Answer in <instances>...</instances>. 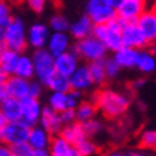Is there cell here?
I'll list each match as a JSON object with an SVG mask.
<instances>
[{"label":"cell","mask_w":156,"mask_h":156,"mask_svg":"<svg viewBox=\"0 0 156 156\" xmlns=\"http://www.w3.org/2000/svg\"><path fill=\"white\" fill-rule=\"evenodd\" d=\"M90 100L95 103L98 113L108 120H118L123 118L132 105V99L126 92L106 86H100L98 90H95Z\"/></svg>","instance_id":"obj_1"},{"label":"cell","mask_w":156,"mask_h":156,"mask_svg":"<svg viewBox=\"0 0 156 156\" xmlns=\"http://www.w3.org/2000/svg\"><path fill=\"white\" fill-rule=\"evenodd\" d=\"M92 36L103 43L108 52H115L122 46V22L115 17L108 23L93 24Z\"/></svg>","instance_id":"obj_2"},{"label":"cell","mask_w":156,"mask_h":156,"mask_svg":"<svg viewBox=\"0 0 156 156\" xmlns=\"http://www.w3.org/2000/svg\"><path fill=\"white\" fill-rule=\"evenodd\" d=\"M2 43L7 49H12L14 52H24L27 49V40H26V24L19 17H12L10 22L6 24L2 36Z\"/></svg>","instance_id":"obj_3"},{"label":"cell","mask_w":156,"mask_h":156,"mask_svg":"<svg viewBox=\"0 0 156 156\" xmlns=\"http://www.w3.org/2000/svg\"><path fill=\"white\" fill-rule=\"evenodd\" d=\"M72 50L79 56V59H83L86 63L95 60H102L108 56V50L103 46V43L98 40L95 36H87L80 40H76L72 46Z\"/></svg>","instance_id":"obj_4"},{"label":"cell","mask_w":156,"mask_h":156,"mask_svg":"<svg viewBox=\"0 0 156 156\" xmlns=\"http://www.w3.org/2000/svg\"><path fill=\"white\" fill-rule=\"evenodd\" d=\"M32 60H33V69H34V77L36 80L40 82L43 86L46 85L49 77L55 73V57L43 49H34L33 55H32Z\"/></svg>","instance_id":"obj_5"},{"label":"cell","mask_w":156,"mask_h":156,"mask_svg":"<svg viewBox=\"0 0 156 156\" xmlns=\"http://www.w3.org/2000/svg\"><path fill=\"white\" fill-rule=\"evenodd\" d=\"M29 129L27 126L22 120H13V122H7L6 126L0 130V143L2 145H7V146H14L17 143H23L27 140Z\"/></svg>","instance_id":"obj_6"},{"label":"cell","mask_w":156,"mask_h":156,"mask_svg":"<svg viewBox=\"0 0 156 156\" xmlns=\"http://www.w3.org/2000/svg\"><path fill=\"white\" fill-rule=\"evenodd\" d=\"M86 16L93 24H103L116 17V9L105 0H89L86 5Z\"/></svg>","instance_id":"obj_7"},{"label":"cell","mask_w":156,"mask_h":156,"mask_svg":"<svg viewBox=\"0 0 156 156\" xmlns=\"http://www.w3.org/2000/svg\"><path fill=\"white\" fill-rule=\"evenodd\" d=\"M85 99L83 93L77 90H67V92H52L48 99V106L56 112H62L65 109H75L80 100Z\"/></svg>","instance_id":"obj_8"},{"label":"cell","mask_w":156,"mask_h":156,"mask_svg":"<svg viewBox=\"0 0 156 156\" xmlns=\"http://www.w3.org/2000/svg\"><path fill=\"white\" fill-rule=\"evenodd\" d=\"M122 46L140 50V49H146L151 44L145 39L140 29L137 27L136 22H128V23H122Z\"/></svg>","instance_id":"obj_9"},{"label":"cell","mask_w":156,"mask_h":156,"mask_svg":"<svg viewBox=\"0 0 156 156\" xmlns=\"http://www.w3.org/2000/svg\"><path fill=\"white\" fill-rule=\"evenodd\" d=\"M147 7V2L145 0H123L116 7V17L122 23L136 22V19L142 14V12Z\"/></svg>","instance_id":"obj_10"},{"label":"cell","mask_w":156,"mask_h":156,"mask_svg":"<svg viewBox=\"0 0 156 156\" xmlns=\"http://www.w3.org/2000/svg\"><path fill=\"white\" fill-rule=\"evenodd\" d=\"M22 105V115H20V120L24 122L27 126H34L39 123V118L42 113V103L39 98H32L27 96L24 99L20 100Z\"/></svg>","instance_id":"obj_11"},{"label":"cell","mask_w":156,"mask_h":156,"mask_svg":"<svg viewBox=\"0 0 156 156\" xmlns=\"http://www.w3.org/2000/svg\"><path fill=\"white\" fill-rule=\"evenodd\" d=\"M69 85L72 90H77L80 93H86L95 87V83L92 80L87 65H79L76 70L69 76Z\"/></svg>","instance_id":"obj_12"},{"label":"cell","mask_w":156,"mask_h":156,"mask_svg":"<svg viewBox=\"0 0 156 156\" xmlns=\"http://www.w3.org/2000/svg\"><path fill=\"white\" fill-rule=\"evenodd\" d=\"M137 27L140 29L145 39L149 44L156 40V10L153 7H146L142 12V14L136 19Z\"/></svg>","instance_id":"obj_13"},{"label":"cell","mask_w":156,"mask_h":156,"mask_svg":"<svg viewBox=\"0 0 156 156\" xmlns=\"http://www.w3.org/2000/svg\"><path fill=\"white\" fill-rule=\"evenodd\" d=\"M50 29L48 24L43 23H34L26 30V40H27L29 48L34 49H43L46 48Z\"/></svg>","instance_id":"obj_14"},{"label":"cell","mask_w":156,"mask_h":156,"mask_svg":"<svg viewBox=\"0 0 156 156\" xmlns=\"http://www.w3.org/2000/svg\"><path fill=\"white\" fill-rule=\"evenodd\" d=\"M79 65H80V59L72 49L55 56V70L67 77L76 70Z\"/></svg>","instance_id":"obj_15"},{"label":"cell","mask_w":156,"mask_h":156,"mask_svg":"<svg viewBox=\"0 0 156 156\" xmlns=\"http://www.w3.org/2000/svg\"><path fill=\"white\" fill-rule=\"evenodd\" d=\"M72 49V37L67 32H50L46 43V50L53 57Z\"/></svg>","instance_id":"obj_16"},{"label":"cell","mask_w":156,"mask_h":156,"mask_svg":"<svg viewBox=\"0 0 156 156\" xmlns=\"http://www.w3.org/2000/svg\"><path fill=\"white\" fill-rule=\"evenodd\" d=\"M29 82L27 79L19 77L16 75H10L6 77L5 80V87H6V93L10 98L14 99H24L29 96Z\"/></svg>","instance_id":"obj_17"},{"label":"cell","mask_w":156,"mask_h":156,"mask_svg":"<svg viewBox=\"0 0 156 156\" xmlns=\"http://www.w3.org/2000/svg\"><path fill=\"white\" fill-rule=\"evenodd\" d=\"M44 130H48L52 136L55 135H59L63 123L60 120V116H59V112L50 109L49 106H44L42 109V113H40V118H39V123Z\"/></svg>","instance_id":"obj_18"},{"label":"cell","mask_w":156,"mask_h":156,"mask_svg":"<svg viewBox=\"0 0 156 156\" xmlns=\"http://www.w3.org/2000/svg\"><path fill=\"white\" fill-rule=\"evenodd\" d=\"M52 140V135L44 130L40 125H34L30 126L29 129V135H27V140L29 146L32 149H43V147H49V143Z\"/></svg>","instance_id":"obj_19"},{"label":"cell","mask_w":156,"mask_h":156,"mask_svg":"<svg viewBox=\"0 0 156 156\" xmlns=\"http://www.w3.org/2000/svg\"><path fill=\"white\" fill-rule=\"evenodd\" d=\"M92 29H93V23L90 22V19L83 14L80 16L77 20H75L73 23H70V27H69V36L75 40H80L83 37H87L92 34Z\"/></svg>","instance_id":"obj_20"},{"label":"cell","mask_w":156,"mask_h":156,"mask_svg":"<svg viewBox=\"0 0 156 156\" xmlns=\"http://www.w3.org/2000/svg\"><path fill=\"white\" fill-rule=\"evenodd\" d=\"M136 56L137 50L133 48H128V46H120L118 50L113 52V60L118 63V66L120 69H132L135 67L136 63Z\"/></svg>","instance_id":"obj_21"},{"label":"cell","mask_w":156,"mask_h":156,"mask_svg":"<svg viewBox=\"0 0 156 156\" xmlns=\"http://www.w3.org/2000/svg\"><path fill=\"white\" fill-rule=\"evenodd\" d=\"M135 67H136L140 73H145V75L153 73L156 69L155 53L152 52V50H147V49H140V50H137Z\"/></svg>","instance_id":"obj_22"},{"label":"cell","mask_w":156,"mask_h":156,"mask_svg":"<svg viewBox=\"0 0 156 156\" xmlns=\"http://www.w3.org/2000/svg\"><path fill=\"white\" fill-rule=\"evenodd\" d=\"M49 156H73L76 153L75 146L65 140L60 135L52 136V140L49 143Z\"/></svg>","instance_id":"obj_23"},{"label":"cell","mask_w":156,"mask_h":156,"mask_svg":"<svg viewBox=\"0 0 156 156\" xmlns=\"http://www.w3.org/2000/svg\"><path fill=\"white\" fill-rule=\"evenodd\" d=\"M13 75L19 76V77H23V79H27V80H32L34 77V69H33L32 56L26 55L24 52L19 53V57H17V62H16Z\"/></svg>","instance_id":"obj_24"},{"label":"cell","mask_w":156,"mask_h":156,"mask_svg":"<svg viewBox=\"0 0 156 156\" xmlns=\"http://www.w3.org/2000/svg\"><path fill=\"white\" fill-rule=\"evenodd\" d=\"M17 57H19V52L5 48L3 43H0V72L2 73H5L6 76L13 75Z\"/></svg>","instance_id":"obj_25"},{"label":"cell","mask_w":156,"mask_h":156,"mask_svg":"<svg viewBox=\"0 0 156 156\" xmlns=\"http://www.w3.org/2000/svg\"><path fill=\"white\" fill-rule=\"evenodd\" d=\"M0 110L3 112L6 119L9 122L13 120H20V115H22V105L19 99H14L10 96H6L0 100Z\"/></svg>","instance_id":"obj_26"},{"label":"cell","mask_w":156,"mask_h":156,"mask_svg":"<svg viewBox=\"0 0 156 156\" xmlns=\"http://www.w3.org/2000/svg\"><path fill=\"white\" fill-rule=\"evenodd\" d=\"M59 135L65 140L72 143V145H76L79 140H82L86 136L85 132H83V128H82V123L77 122V120H75V122H72V123H67V125H63Z\"/></svg>","instance_id":"obj_27"},{"label":"cell","mask_w":156,"mask_h":156,"mask_svg":"<svg viewBox=\"0 0 156 156\" xmlns=\"http://www.w3.org/2000/svg\"><path fill=\"white\" fill-rule=\"evenodd\" d=\"M75 116L77 122H86L98 116V109L90 99H82L80 103L75 108Z\"/></svg>","instance_id":"obj_28"},{"label":"cell","mask_w":156,"mask_h":156,"mask_svg":"<svg viewBox=\"0 0 156 156\" xmlns=\"http://www.w3.org/2000/svg\"><path fill=\"white\" fill-rule=\"evenodd\" d=\"M86 65H87L89 73H90V76H92V80L95 83V87H100V86L106 85L108 77H106V72H105L103 59H102V60L89 62V63H86Z\"/></svg>","instance_id":"obj_29"},{"label":"cell","mask_w":156,"mask_h":156,"mask_svg":"<svg viewBox=\"0 0 156 156\" xmlns=\"http://www.w3.org/2000/svg\"><path fill=\"white\" fill-rule=\"evenodd\" d=\"M46 87L50 92H67L70 90V85H69V77L65 75H62L59 72H55L49 80L46 82Z\"/></svg>","instance_id":"obj_30"},{"label":"cell","mask_w":156,"mask_h":156,"mask_svg":"<svg viewBox=\"0 0 156 156\" xmlns=\"http://www.w3.org/2000/svg\"><path fill=\"white\" fill-rule=\"evenodd\" d=\"M73 146H75L76 152L82 156H96L99 153V145L95 142V139H90L87 136H85Z\"/></svg>","instance_id":"obj_31"},{"label":"cell","mask_w":156,"mask_h":156,"mask_svg":"<svg viewBox=\"0 0 156 156\" xmlns=\"http://www.w3.org/2000/svg\"><path fill=\"white\" fill-rule=\"evenodd\" d=\"M137 146L143 151L153 152L156 149V130L155 129H145L137 137Z\"/></svg>","instance_id":"obj_32"},{"label":"cell","mask_w":156,"mask_h":156,"mask_svg":"<svg viewBox=\"0 0 156 156\" xmlns=\"http://www.w3.org/2000/svg\"><path fill=\"white\" fill-rule=\"evenodd\" d=\"M82 128H83V132L86 136L90 139H95L105 130V123L96 116V118L89 119L86 122H82Z\"/></svg>","instance_id":"obj_33"},{"label":"cell","mask_w":156,"mask_h":156,"mask_svg":"<svg viewBox=\"0 0 156 156\" xmlns=\"http://www.w3.org/2000/svg\"><path fill=\"white\" fill-rule=\"evenodd\" d=\"M69 27H70V22L65 14H55L49 22L50 32H69Z\"/></svg>","instance_id":"obj_34"},{"label":"cell","mask_w":156,"mask_h":156,"mask_svg":"<svg viewBox=\"0 0 156 156\" xmlns=\"http://www.w3.org/2000/svg\"><path fill=\"white\" fill-rule=\"evenodd\" d=\"M103 66H105V72H106V77L109 79H115L118 77L119 73H120V67L118 66V63L113 60V57H105L103 59Z\"/></svg>","instance_id":"obj_35"},{"label":"cell","mask_w":156,"mask_h":156,"mask_svg":"<svg viewBox=\"0 0 156 156\" xmlns=\"http://www.w3.org/2000/svg\"><path fill=\"white\" fill-rule=\"evenodd\" d=\"M13 16H12V10L7 2L0 0V27H6V24L10 22Z\"/></svg>","instance_id":"obj_36"},{"label":"cell","mask_w":156,"mask_h":156,"mask_svg":"<svg viewBox=\"0 0 156 156\" xmlns=\"http://www.w3.org/2000/svg\"><path fill=\"white\" fill-rule=\"evenodd\" d=\"M12 151H13L14 156H30L32 153V147L29 146L27 142H23V143H17L14 146H10Z\"/></svg>","instance_id":"obj_37"},{"label":"cell","mask_w":156,"mask_h":156,"mask_svg":"<svg viewBox=\"0 0 156 156\" xmlns=\"http://www.w3.org/2000/svg\"><path fill=\"white\" fill-rule=\"evenodd\" d=\"M26 5L30 10H33L34 13H42L48 6V0H24Z\"/></svg>","instance_id":"obj_38"},{"label":"cell","mask_w":156,"mask_h":156,"mask_svg":"<svg viewBox=\"0 0 156 156\" xmlns=\"http://www.w3.org/2000/svg\"><path fill=\"white\" fill-rule=\"evenodd\" d=\"M59 116H60V120L63 125H67V123H72L76 120L75 109H65V110L59 112Z\"/></svg>","instance_id":"obj_39"},{"label":"cell","mask_w":156,"mask_h":156,"mask_svg":"<svg viewBox=\"0 0 156 156\" xmlns=\"http://www.w3.org/2000/svg\"><path fill=\"white\" fill-rule=\"evenodd\" d=\"M42 87H43V85L40 82L30 80L29 82V96H32V98H39V96L42 95Z\"/></svg>","instance_id":"obj_40"},{"label":"cell","mask_w":156,"mask_h":156,"mask_svg":"<svg viewBox=\"0 0 156 156\" xmlns=\"http://www.w3.org/2000/svg\"><path fill=\"white\" fill-rule=\"evenodd\" d=\"M126 156H153V152H149V151H143V149H132V151H128L125 152Z\"/></svg>","instance_id":"obj_41"},{"label":"cell","mask_w":156,"mask_h":156,"mask_svg":"<svg viewBox=\"0 0 156 156\" xmlns=\"http://www.w3.org/2000/svg\"><path fill=\"white\" fill-rule=\"evenodd\" d=\"M0 156H14V153H13V151H12L10 146L0 143Z\"/></svg>","instance_id":"obj_42"},{"label":"cell","mask_w":156,"mask_h":156,"mask_svg":"<svg viewBox=\"0 0 156 156\" xmlns=\"http://www.w3.org/2000/svg\"><path fill=\"white\" fill-rule=\"evenodd\" d=\"M30 156H49V149L43 147V149H32Z\"/></svg>","instance_id":"obj_43"},{"label":"cell","mask_w":156,"mask_h":156,"mask_svg":"<svg viewBox=\"0 0 156 156\" xmlns=\"http://www.w3.org/2000/svg\"><path fill=\"white\" fill-rule=\"evenodd\" d=\"M103 156H126V155H125V152L119 151V149H113V151L106 152Z\"/></svg>","instance_id":"obj_44"},{"label":"cell","mask_w":156,"mask_h":156,"mask_svg":"<svg viewBox=\"0 0 156 156\" xmlns=\"http://www.w3.org/2000/svg\"><path fill=\"white\" fill-rule=\"evenodd\" d=\"M7 122H9V120L6 119V116L3 115V112L0 110V130H2V129L5 128V126H6V123H7Z\"/></svg>","instance_id":"obj_45"},{"label":"cell","mask_w":156,"mask_h":156,"mask_svg":"<svg viewBox=\"0 0 156 156\" xmlns=\"http://www.w3.org/2000/svg\"><path fill=\"white\" fill-rule=\"evenodd\" d=\"M105 2H106L108 5H110L112 7H115V9H116V7H118L120 3H122L123 0H105Z\"/></svg>","instance_id":"obj_46"},{"label":"cell","mask_w":156,"mask_h":156,"mask_svg":"<svg viewBox=\"0 0 156 156\" xmlns=\"http://www.w3.org/2000/svg\"><path fill=\"white\" fill-rule=\"evenodd\" d=\"M75 151H76V149H75ZM73 156H82V155H79V153H77V152H76V153H75V155H73Z\"/></svg>","instance_id":"obj_47"},{"label":"cell","mask_w":156,"mask_h":156,"mask_svg":"<svg viewBox=\"0 0 156 156\" xmlns=\"http://www.w3.org/2000/svg\"><path fill=\"white\" fill-rule=\"evenodd\" d=\"M145 2H147V0H145Z\"/></svg>","instance_id":"obj_48"}]
</instances>
